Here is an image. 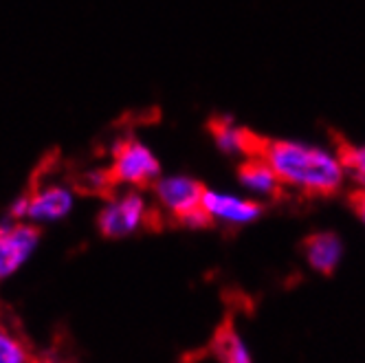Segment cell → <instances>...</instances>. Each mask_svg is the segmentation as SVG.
I'll list each match as a JSON object with an SVG mask.
<instances>
[{
	"label": "cell",
	"instance_id": "obj_16",
	"mask_svg": "<svg viewBox=\"0 0 365 363\" xmlns=\"http://www.w3.org/2000/svg\"><path fill=\"white\" fill-rule=\"evenodd\" d=\"M34 363H66L64 359H60V357H53V354H46V357H38V359H34Z\"/></svg>",
	"mask_w": 365,
	"mask_h": 363
},
{
	"label": "cell",
	"instance_id": "obj_5",
	"mask_svg": "<svg viewBox=\"0 0 365 363\" xmlns=\"http://www.w3.org/2000/svg\"><path fill=\"white\" fill-rule=\"evenodd\" d=\"M38 229L31 223L18 220L0 227V282L11 277L29 260L38 247Z\"/></svg>",
	"mask_w": 365,
	"mask_h": 363
},
{
	"label": "cell",
	"instance_id": "obj_8",
	"mask_svg": "<svg viewBox=\"0 0 365 363\" xmlns=\"http://www.w3.org/2000/svg\"><path fill=\"white\" fill-rule=\"evenodd\" d=\"M212 135L218 143V148L227 154H245V157H257L259 141L262 137H257L251 133L249 128H242L233 121L231 117H218L212 121Z\"/></svg>",
	"mask_w": 365,
	"mask_h": 363
},
{
	"label": "cell",
	"instance_id": "obj_1",
	"mask_svg": "<svg viewBox=\"0 0 365 363\" xmlns=\"http://www.w3.org/2000/svg\"><path fill=\"white\" fill-rule=\"evenodd\" d=\"M257 157L273 168L282 185H291L304 194H332L344 185L346 168L339 154L319 145L262 137Z\"/></svg>",
	"mask_w": 365,
	"mask_h": 363
},
{
	"label": "cell",
	"instance_id": "obj_4",
	"mask_svg": "<svg viewBox=\"0 0 365 363\" xmlns=\"http://www.w3.org/2000/svg\"><path fill=\"white\" fill-rule=\"evenodd\" d=\"M161 165L154 152L141 141H123L113 161V178L123 185H145L159 178Z\"/></svg>",
	"mask_w": 365,
	"mask_h": 363
},
{
	"label": "cell",
	"instance_id": "obj_13",
	"mask_svg": "<svg viewBox=\"0 0 365 363\" xmlns=\"http://www.w3.org/2000/svg\"><path fill=\"white\" fill-rule=\"evenodd\" d=\"M339 159H341L346 170H352L359 180H365V145H352L344 143L339 150Z\"/></svg>",
	"mask_w": 365,
	"mask_h": 363
},
{
	"label": "cell",
	"instance_id": "obj_9",
	"mask_svg": "<svg viewBox=\"0 0 365 363\" xmlns=\"http://www.w3.org/2000/svg\"><path fill=\"white\" fill-rule=\"evenodd\" d=\"M304 255H306L308 265L317 273L330 275L336 269V265L341 262L344 245L339 240L336 233L319 231L304 240Z\"/></svg>",
	"mask_w": 365,
	"mask_h": 363
},
{
	"label": "cell",
	"instance_id": "obj_2",
	"mask_svg": "<svg viewBox=\"0 0 365 363\" xmlns=\"http://www.w3.org/2000/svg\"><path fill=\"white\" fill-rule=\"evenodd\" d=\"M150 220V207L139 192H128L106 203L99 212V229L108 238H125Z\"/></svg>",
	"mask_w": 365,
	"mask_h": 363
},
{
	"label": "cell",
	"instance_id": "obj_12",
	"mask_svg": "<svg viewBox=\"0 0 365 363\" xmlns=\"http://www.w3.org/2000/svg\"><path fill=\"white\" fill-rule=\"evenodd\" d=\"M34 352L22 337L0 322V363H34Z\"/></svg>",
	"mask_w": 365,
	"mask_h": 363
},
{
	"label": "cell",
	"instance_id": "obj_3",
	"mask_svg": "<svg viewBox=\"0 0 365 363\" xmlns=\"http://www.w3.org/2000/svg\"><path fill=\"white\" fill-rule=\"evenodd\" d=\"M75 205V196L68 188L64 185H46L36 190L31 196L20 198L11 214L18 220L31 223V225H46L62 220L64 216L71 214Z\"/></svg>",
	"mask_w": 365,
	"mask_h": 363
},
{
	"label": "cell",
	"instance_id": "obj_10",
	"mask_svg": "<svg viewBox=\"0 0 365 363\" xmlns=\"http://www.w3.org/2000/svg\"><path fill=\"white\" fill-rule=\"evenodd\" d=\"M240 183L259 196H277L282 192V180L273 172V168L259 157H247V161L238 170Z\"/></svg>",
	"mask_w": 365,
	"mask_h": 363
},
{
	"label": "cell",
	"instance_id": "obj_14",
	"mask_svg": "<svg viewBox=\"0 0 365 363\" xmlns=\"http://www.w3.org/2000/svg\"><path fill=\"white\" fill-rule=\"evenodd\" d=\"M185 227H192V229H200V227H207L212 223V218L207 216V212L202 210V205L200 207H194V210L185 212L180 218H178Z\"/></svg>",
	"mask_w": 365,
	"mask_h": 363
},
{
	"label": "cell",
	"instance_id": "obj_7",
	"mask_svg": "<svg viewBox=\"0 0 365 363\" xmlns=\"http://www.w3.org/2000/svg\"><path fill=\"white\" fill-rule=\"evenodd\" d=\"M202 192L205 188L190 176H165L156 180V198L176 218L200 207Z\"/></svg>",
	"mask_w": 365,
	"mask_h": 363
},
{
	"label": "cell",
	"instance_id": "obj_15",
	"mask_svg": "<svg viewBox=\"0 0 365 363\" xmlns=\"http://www.w3.org/2000/svg\"><path fill=\"white\" fill-rule=\"evenodd\" d=\"M352 205L356 214L361 216V220L365 223V180H361V188L352 194Z\"/></svg>",
	"mask_w": 365,
	"mask_h": 363
},
{
	"label": "cell",
	"instance_id": "obj_6",
	"mask_svg": "<svg viewBox=\"0 0 365 363\" xmlns=\"http://www.w3.org/2000/svg\"><path fill=\"white\" fill-rule=\"evenodd\" d=\"M202 210L207 212V216L218 223H227V225H249L253 220L259 218L262 214V205L249 200V198H240L233 194H222V192H214V190H205L202 192Z\"/></svg>",
	"mask_w": 365,
	"mask_h": 363
},
{
	"label": "cell",
	"instance_id": "obj_11",
	"mask_svg": "<svg viewBox=\"0 0 365 363\" xmlns=\"http://www.w3.org/2000/svg\"><path fill=\"white\" fill-rule=\"evenodd\" d=\"M212 348L222 363H253L251 354L242 342V337L236 332V328H233L231 324L222 326L216 332Z\"/></svg>",
	"mask_w": 365,
	"mask_h": 363
}]
</instances>
